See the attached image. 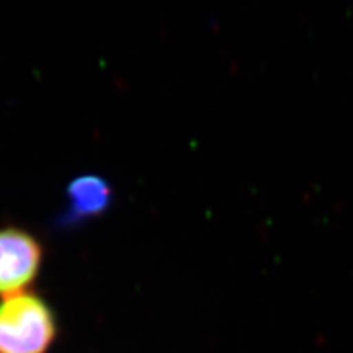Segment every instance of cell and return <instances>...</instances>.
<instances>
[{
    "label": "cell",
    "mask_w": 353,
    "mask_h": 353,
    "mask_svg": "<svg viewBox=\"0 0 353 353\" xmlns=\"http://www.w3.org/2000/svg\"><path fill=\"white\" fill-rule=\"evenodd\" d=\"M56 337L51 307L38 294L20 291L0 301V353H44Z\"/></svg>",
    "instance_id": "cell-1"
},
{
    "label": "cell",
    "mask_w": 353,
    "mask_h": 353,
    "mask_svg": "<svg viewBox=\"0 0 353 353\" xmlns=\"http://www.w3.org/2000/svg\"><path fill=\"white\" fill-rule=\"evenodd\" d=\"M44 260L41 241L20 226L0 228V294L23 291L38 276Z\"/></svg>",
    "instance_id": "cell-2"
},
{
    "label": "cell",
    "mask_w": 353,
    "mask_h": 353,
    "mask_svg": "<svg viewBox=\"0 0 353 353\" xmlns=\"http://www.w3.org/2000/svg\"><path fill=\"white\" fill-rule=\"evenodd\" d=\"M113 188L103 176L95 174L79 175L65 188V211L59 218L64 228L97 219L110 210Z\"/></svg>",
    "instance_id": "cell-3"
}]
</instances>
